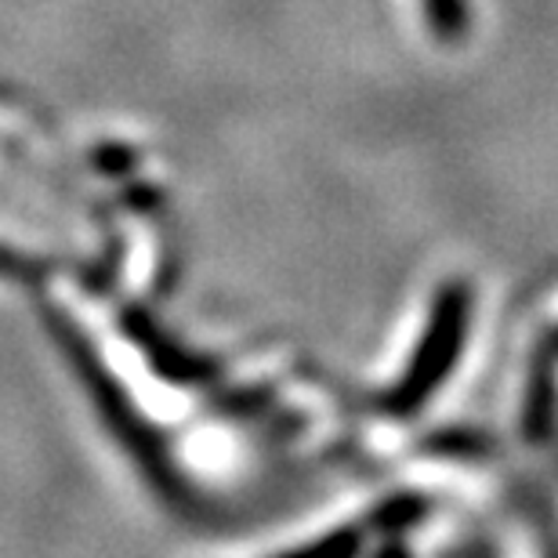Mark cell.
<instances>
[{
	"label": "cell",
	"mask_w": 558,
	"mask_h": 558,
	"mask_svg": "<svg viewBox=\"0 0 558 558\" xmlns=\"http://www.w3.org/2000/svg\"><path fill=\"white\" fill-rule=\"evenodd\" d=\"M40 312H44V323H48V333L59 341V349L65 352V360H70L73 374L81 377L84 392L92 396L98 417L113 432L120 450L138 464V472L145 475V483L153 486V494L160 497L167 508L182 511V515H196L199 511L196 489L189 486V478L182 475V468H178L174 453L167 450V439L138 414L131 396L124 392V385H120L117 377L106 371V363L98 360L95 344L76 330V323L65 316L62 308L44 305Z\"/></svg>",
	"instance_id": "obj_1"
},
{
	"label": "cell",
	"mask_w": 558,
	"mask_h": 558,
	"mask_svg": "<svg viewBox=\"0 0 558 558\" xmlns=\"http://www.w3.org/2000/svg\"><path fill=\"white\" fill-rule=\"evenodd\" d=\"M468 327H472V287L468 283H446L432 301L428 323L414 349V360L403 371V377L377 396V407L388 417L407 421L417 417L421 407L446 385L453 374L461 349L468 341Z\"/></svg>",
	"instance_id": "obj_2"
},
{
	"label": "cell",
	"mask_w": 558,
	"mask_h": 558,
	"mask_svg": "<svg viewBox=\"0 0 558 558\" xmlns=\"http://www.w3.org/2000/svg\"><path fill=\"white\" fill-rule=\"evenodd\" d=\"M120 327H124L128 341L145 355V363L153 366V374H160L163 381H171L178 388H204L218 381V374H221L218 363L207 360L204 352L185 349V344L171 338L145 308H124Z\"/></svg>",
	"instance_id": "obj_3"
},
{
	"label": "cell",
	"mask_w": 558,
	"mask_h": 558,
	"mask_svg": "<svg viewBox=\"0 0 558 558\" xmlns=\"http://www.w3.org/2000/svg\"><path fill=\"white\" fill-rule=\"evenodd\" d=\"M558 421V349L551 338L530 363V385L522 396V435L530 442H548Z\"/></svg>",
	"instance_id": "obj_4"
},
{
	"label": "cell",
	"mask_w": 558,
	"mask_h": 558,
	"mask_svg": "<svg viewBox=\"0 0 558 558\" xmlns=\"http://www.w3.org/2000/svg\"><path fill=\"white\" fill-rule=\"evenodd\" d=\"M428 508L432 505L424 494H392L371 511V526L374 533H385V537H403L407 530H414L428 515Z\"/></svg>",
	"instance_id": "obj_5"
},
{
	"label": "cell",
	"mask_w": 558,
	"mask_h": 558,
	"mask_svg": "<svg viewBox=\"0 0 558 558\" xmlns=\"http://www.w3.org/2000/svg\"><path fill=\"white\" fill-rule=\"evenodd\" d=\"M424 22L442 44H461L472 29V8L468 0H421Z\"/></svg>",
	"instance_id": "obj_6"
},
{
	"label": "cell",
	"mask_w": 558,
	"mask_h": 558,
	"mask_svg": "<svg viewBox=\"0 0 558 558\" xmlns=\"http://www.w3.org/2000/svg\"><path fill=\"white\" fill-rule=\"evenodd\" d=\"M424 450H428V453H439V457H486L489 450H494V446H489L486 435H478V432L450 428V432L432 435Z\"/></svg>",
	"instance_id": "obj_7"
},
{
	"label": "cell",
	"mask_w": 558,
	"mask_h": 558,
	"mask_svg": "<svg viewBox=\"0 0 558 558\" xmlns=\"http://www.w3.org/2000/svg\"><path fill=\"white\" fill-rule=\"evenodd\" d=\"M51 272V262L44 258H29V254H19L11 247H0V276L4 279H19V283H37Z\"/></svg>",
	"instance_id": "obj_8"
},
{
	"label": "cell",
	"mask_w": 558,
	"mask_h": 558,
	"mask_svg": "<svg viewBox=\"0 0 558 558\" xmlns=\"http://www.w3.org/2000/svg\"><path fill=\"white\" fill-rule=\"evenodd\" d=\"M363 548V530L360 526H344V530H333L330 537H319L305 544V551H316V555H355Z\"/></svg>",
	"instance_id": "obj_9"
},
{
	"label": "cell",
	"mask_w": 558,
	"mask_h": 558,
	"mask_svg": "<svg viewBox=\"0 0 558 558\" xmlns=\"http://www.w3.org/2000/svg\"><path fill=\"white\" fill-rule=\"evenodd\" d=\"M95 167L102 174H113V178H124L135 171V163H138V156L128 149V145H98L95 149Z\"/></svg>",
	"instance_id": "obj_10"
},
{
	"label": "cell",
	"mask_w": 558,
	"mask_h": 558,
	"mask_svg": "<svg viewBox=\"0 0 558 558\" xmlns=\"http://www.w3.org/2000/svg\"><path fill=\"white\" fill-rule=\"evenodd\" d=\"M551 344H555V349H558V330L551 333Z\"/></svg>",
	"instance_id": "obj_11"
}]
</instances>
